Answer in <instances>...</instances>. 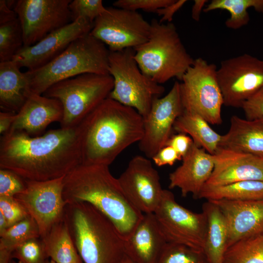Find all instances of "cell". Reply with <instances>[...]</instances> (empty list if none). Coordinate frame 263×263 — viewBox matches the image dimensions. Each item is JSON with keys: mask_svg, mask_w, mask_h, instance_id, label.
<instances>
[{"mask_svg": "<svg viewBox=\"0 0 263 263\" xmlns=\"http://www.w3.org/2000/svg\"><path fill=\"white\" fill-rule=\"evenodd\" d=\"M193 144V141L189 136L183 133H178L171 135L166 146L173 148L181 160L188 152Z\"/></svg>", "mask_w": 263, "mask_h": 263, "instance_id": "obj_40", "label": "cell"}, {"mask_svg": "<svg viewBox=\"0 0 263 263\" xmlns=\"http://www.w3.org/2000/svg\"><path fill=\"white\" fill-rule=\"evenodd\" d=\"M64 177L43 181L25 180V189L14 196L36 221L40 238L64 217Z\"/></svg>", "mask_w": 263, "mask_h": 263, "instance_id": "obj_14", "label": "cell"}, {"mask_svg": "<svg viewBox=\"0 0 263 263\" xmlns=\"http://www.w3.org/2000/svg\"><path fill=\"white\" fill-rule=\"evenodd\" d=\"M203 212L207 220L203 253L208 263H224L228 239L225 217L219 207L210 201L203 204Z\"/></svg>", "mask_w": 263, "mask_h": 263, "instance_id": "obj_25", "label": "cell"}, {"mask_svg": "<svg viewBox=\"0 0 263 263\" xmlns=\"http://www.w3.org/2000/svg\"><path fill=\"white\" fill-rule=\"evenodd\" d=\"M241 108L246 119L254 120L263 117V89L246 100Z\"/></svg>", "mask_w": 263, "mask_h": 263, "instance_id": "obj_39", "label": "cell"}, {"mask_svg": "<svg viewBox=\"0 0 263 263\" xmlns=\"http://www.w3.org/2000/svg\"><path fill=\"white\" fill-rule=\"evenodd\" d=\"M8 227L9 225L5 218L0 212V236L2 235Z\"/></svg>", "mask_w": 263, "mask_h": 263, "instance_id": "obj_46", "label": "cell"}, {"mask_svg": "<svg viewBox=\"0 0 263 263\" xmlns=\"http://www.w3.org/2000/svg\"><path fill=\"white\" fill-rule=\"evenodd\" d=\"M120 263H134L131 259L126 256L122 260Z\"/></svg>", "mask_w": 263, "mask_h": 263, "instance_id": "obj_47", "label": "cell"}, {"mask_svg": "<svg viewBox=\"0 0 263 263\" xmlns=\"http://www.w3.org/2000/svg\"><path fill=\"white\" fill-rule=\"evenodd\" d=\"M16 113L0 111V133L1 135L6 133L10 130L16 118Z\"/></svg>", "mask_w": 263, "mask_h": 263, "instance_id": "obj_43", "label": "cell"}, {"mask_svg": "<svg viewBox=\"0 0 263 263\" xmlns=\"http://www.w3.org/2000/svg\"><path fill=\"white\" fill-rule=\"evenodd\" d=\"M175 0H117L113 3L114 7L137 11L141 9L155 12L157 9L166 7Z\"/></svg>", "mask_w": 263, "mask_h": 263, "instance_id": "obj_38", "label": "cell"}, {"mask_svg": "<svg viewBox=\"0 0 263 263\" xmlns=\"http://www.w3.org/2000/svg\"><path fill=\"white\" fill-rule=\"evenodd\" d=\"M156 263H208L203 252L184 245L167 243Z\"/></svg>", "mask_w": 263, "mask_h": 263, "instance_id": "obj_33", "label": "cell"}, {"mask_svg": "<svg viewBox=\"0 0 263 263\" xmlns=\"http://www.w3.org/2000/svg\"><path fill=\"white\" fill-rule=\"evenodd\" d=\"M184 111L180 83L176 81L164 96L153 100L148 114L143 118V134L139 143L140 150L151 159L166 146L174 124Z\"/></svg>", "mask_w": 263, "mask_h": 263, "instance_id": "obj_15", "label": "cell"}, {"mask_svg": "<svg viewBox=\"0 0 263 263\" xmlns=\"http://www.w3.org/2000/svg\"><path fill=\"white\" fill-rule=\"evenodd\" d=\"M150 29V23L137 11L109 7L94 20L90 34L115 52L144 43Z\"/></svg>", "mask_w": 263, "mask_h": 263, "instance_id": "obj_11", "label": "cell"}, {"mask_svg": "<svg viewBox=\"0 0 263 263\" xmlns=\"http://www.w3.org/2000/svg\"><path fill=\"white\" fill-rule=\"evenodd\" d=\"M208 201L217 205L225 217L227 248L239 240L263 233V200Z\"/></svg>", "mask_w": 263, "mask_h": 263, "instance_id": "obj_19", "label": "cell"}, {"mask_svg": "<svg viewBox=\"0 0 263 263\" xmlns=\"http://www.w3.org/2000/svg\"><path fill=\"white\" fill-rule=\"evenodd\" d=\"M71 0H17L14 10L22 26L24 47L33 45L72 22L69 7Z\"/></svg>", "mask_w": 263, "mask_h": 263, "instance_id": "obj_13", "label": "cell"}, {"mask_svg": "<svg viewBox=\"0 0 263 263\" xmlns=\"http://www.w3.org/2000/svg\"><path fill=\"white\" fill-rule=\"evenodd\" d=\"M151 159L158 167L172 166L176 161L181 160L175 150L169 146L161 149Z\"/></svg>", "mask_w": 263, "mask_h": 263, "instance_id": "obj_41", "label": "cell"}, {"mask_svg": "<svg viewBox=\"0 0 263 263\" xmlns=\"http://www.w3.org/2000/svg\"><path fill=\"white\" fill-rule=\"evenodd\" d=\"M72 21L83 18L94 24L106 10L101 0H74L69 4Z\"/></svg>", "mask_w": 263, "mask_h": 263, "instance_id": "obj_35", "label": "cell"}, {"mask_svg": "<svg viewBox=\"0 0 263 263\" xmlns=\"http://www.w3.org/2000/svg\"><path fill=\"white\" fill-rule=\"evenodd\" d=\"M224 263H263V233L241 239L229 246Z\"/></svg>", "mask_w": 263, "mask_h": 263, "instance_id": "obj_30", "label": "cell"}, {"mask_svg": "<svg viewBox=\"0 0 263 263\" xmlns=\"http://www.w3.org/2000/svg\"><path fill=\"white\" fill-rule=\"evenodd\" d=\"M219 148L263 158V117L248 120L233 115L228 131L222 135Z\"/></svg>", "mask_w": 263, "mask_h": 263, "instance_id": "obj_23", "label": "cell"}, {"mask_svg": "<svg viewBox=\"0 0 263 263\" xmlns=\"http://www.w3.org/2000/svg\"><path fill=\"white\" fill-rule=\"evenodd\" d=\"M148 39L133 48L134 58L141 71L162 85L171 78H182L194 59L185 47L175 25L150 21Z\"/></svg>", "mask_w": 263, "mask_h": 263, "instance_id": "obj_6", "label": "cell"}, {"mask_svg": "<svg viewBox=\"0 0 263 263\" xmlns=\"http://www.w3.org/2000/svg\"><path fill=\"white\" fill-rule=\"evenodd\" d=\"M64 218L83 263H120L124 239L114 223L86 202L67 204Z\"/></svg>", "mask_w": 263, "mask_h": 263, "instance_id": "obj_4", "label": "cell"}, {"mask_svg": "<svg viewBox=\"0 0 263 263\" xmlns=\"http://www.w3.org/2000/svg\"><path fill=\"white\" fill-rule=\"evenodd\" d=\"M81 164L78 126L51 130L32 136L9 131L0 142V169L23 178L43 181L65 176Z\"/></svg>", "mask_w": 263, "mask_h": 263, "instance_id": "obj_1", "label": "cell"}, {"mask_svg": "<svg viewBox=\"0 0 263 263\" xmlns=\"http://www.w3.org/2000/svg\"><path fill=\"white\" fill-rule=\"evenodd\" d=\"M66 204L88 202L107 216L127 238L143 216L125 195L109 166L80 164L63 179Z\"/></svg>", "mask_w": 263, "mask_h": 263, "instance_id": "obj_3", "label": "cell"}, {"mask_svg": "<svg viewBox=\"0 0 263 263\" xmlns=\"http://www.w3.org/2000/svg\"><path fill=\"white\" fill-rule=\"evenodd\" d=\"M25 180L15 172L0 169V197H14L25 188Z\"/></svg>", "mask_w": 263, "mask_h": 263, "instance_id": "obj_36", "label": "cell"}, {"mask_svg": "<svg viewBox=\"0 0 263 263\" xmlns=\"http://www.w3.org/2000/svg\"><path fill=\"white\" fill-rule=\"evenodd\" d=\"M251 7L263 14V0H212L205 6L203 11L207 13L217 9L227 11L230 16L225 25L228 28L236 30L249 22L247 9Z\"/></svg>", "mask_w": 263, "mask_h": 263, "instance_id": "obj_29", "label": "cell"}, {"mask_svg": "<svg viewBox=\"0 0 263 263\" xmlns=\"http://www.w3.org/2000/svg\"><path fill=\"white\" fill-rule=\"evenodd\" d=\"M23 47V30L19 18L0 24V62L13 60Z\"/></svg>", "mask_w": 263, "mask_h": 263, "instance_id": "obj_32", "label": "cell"}, {"mask_svg": "<svg viewBox=\"0 0 263 263\" xmlns=\"http://www.w3.org/2000/svg\"><path fill=\"white\" fill-rule=\"evenodd\" d=\"M198 199L207 201L263 200V181H244L218 187L204 186Z\"/></svg>", "mask_w": 263, "mask_h": 263, "instance_id": "obj_28", "label": "cell"}, {"mask_svg": "<svg viewBox=\"0 0 263 263\" xmlns=\"http://www.w3.org/2000/svg\"><path fill=\"white\" fill-rule=\"evenodd\" d=\"M93 24L79 18L56 30L40 41L23 47L14 57L20 67L28 71L38 69L49 63L62 53L76 38L90 33Z\"/></svg>", "mask_w": 263, "mask_h": 263, "instance_id": "obj_17", "label": "cell"}, {"mask_svg": "<svg viewBox=\"0 0 263 263\" xmlns=\"http://www.w3.org/2000/svg\"><path fill=\"white\" fill-rule=\"evenodd\" d=\"M63 114L62 106L59 100L43 94H32L16 113L9 132L22 131L30 136H36L51 123H60Z\"/></svg>", "mask_w": 263, "mask_h": 263, "instance_id": "obj_22", "label": "cell"}, {"mask_svg": "<svg viewBox=\"0 0 263 263\" xmlns=\"http://www.w3.org/2000/svg\"><path fill=\"white\" fill-rule=\"evenodd\" d=\"M128 200L143 214L154 213L163 194L160 176L149 158L136 155L117 178Z\"/></svg>", "mask_w": 263, "mask_h": 263, "instance_id": "obj_16", "label": "cell"}, {"mask_svg": "<svg viewBox=\"0 0 263 263\" xmlns=\"http://www.w3.org/2000/svg\"><path fill=\"white\" fill-rule=\"evenodd\" d=\"M187 1L186 0H175L169 5L157 9L154 13L161 17L159 21L160 23L171 22L174 14L179 10Z\"/></svg>", "mask_w": 263, "mask_h": 263, "instance_id": "obj_42", "label": "cell"}, {"mask_svg": "<svg viewBox=\"0 0 263 263\" xmlns=\"http://www.w3.org/2000/svg\"><path fill=\"white\" fill-rule=\"evenodd\" d=\"M212 155L214 169L205 186L218 187L244 181H263V158L222 148Z\"/></svg>", "mask_w": 263, "mask_h": 263, "instance_id": "obj_18", "label": "cell"}, {"mask_svg": "<svg viewBox=\"0 0 263 263\" xmlns=\"http://www.w3.org/2000/svg\"><path fill=\"white\" fill-rule=\"evenodd\" d=\"M173 129L189 135L194 144L214 155L219 148L222 135L216 132L199 114L184 111L176 120Z\"/></svg>", "mask_w": 263, "mask_h": 263, "instance_id": "obj_26", "label": "cell"}, {"mask_svg": "<svg viewBox=\"0 0 263 263\" xmlns=\"http://www.w3.org/2000/svg\"><path fill=\"white\" fill-rule=\"evenodd\" d=\"M18 18L15 10L9 7L5 0H0V24H4Z\"/></svg>", "mask_w": 263, "mask_h": 263, "instance_id": "obj_44", "label": "cell"}, {"mask_svg": "<svg viewBox=\"0 0 263 263\" xmlns=\"http://www.w3.org/2000/svg\"><path fill=\"white\" fill-rule=\"evenodd\" d=\"M217 76L224 105L241 108L246 100L263 89V60L244 54L222 60Z\"/></svg>", "mask_w": 263, "mask_h": 263, "instance_id": "obj_12", "label": "cell"}, {"mask_svg": "<svg viewBox=\"0 0 263 263\" xmlns=\"http://www.w3.org/2000/svg\"><path fill=\"white\" fill-rule=\"evenodd\" d=\"M0 212L5 218L9 227L30 215L14 197H0Z\"/></svg>", "mask_w": 263, "mask_h": 263, "instance_id": "obj_37", "label": "cell"}, {"mask_svg": "<svg viewBox=\"0 0 263 263\" xmlns=\"http://www.w3.org/2000/svg\"><path fill=\"white\" fill-rule=\"evenodd\" d=\"M113 84L110 74L86 73L54 84L43 95L60 101L63 111L60 128H71L109 97Z\"/></svg>", "mask_w": 263, "mask_h": 263, "instance_id": "obj_7", "label": "cell"}, {"mask_svg": "<svg viewBox=\"0 0 263 263\" xmlns=\"http://www.w3.org/2000/svg\"><path fill=\"white\" fill-rule=\"evenodd\" d=\"M109 53L107 46L90 33L76 38L49 63L25 72L30 94L42 95L54 84L81 74H109Z\"/></svg>", "mask_w": 263, "mask_h": 263, "instance_id": "obj_5", "label": "cell"}, {"mask_svg": "<svg viewBox=\"0 0 263 263\" xmlns=\"http://www.w3.org/2000/svg\"><path fill=\"white\" fill-rule=\"evenodd\" d=\"M45 263H58L50 260V261L47 260Z\"/></svg>", "mask_w": 263, "mask_h": 263, "instance_id": "obj_48", "label": "cell"}, {"mask_svg": "<svg viewBox=\"0 0 263 263\" xmlns=\"http://www.w3.org/2000/svg\"><path fill=\"white\" fill-rule=\"evenodd\" d=\"M182 164L169 175V188H178L183 197L198 198L214 169L213 155L193 144Z\"/></svg>", "mask_w": 263, "mask_h": 263, "instance_id": "obj_20", "label": "cell"}, {"mask_svg": "<svg viewBox=\"0 0 263 263\" xmlns=\"http://www.w3.org/2000/svg\"><path fill=\"white\" fill-rule=\"evenodd\" d=\"M154 214L167 243L203 252L207 228L203 212L195 213L185 208L177 203L172 192L164 189L161 203Z\"/></svg>", "mask_w": 263, "mask_h": 263, "instance_id": "obj_10", "label": "cell"}, {"mask_svg": "<svg viewBox=\"0 0 263 263\" xmlns=\"http://www.w3.org/2000/svg\"><path fill=\"white\" fill-rule=\"evenodd\" d=\"M47 258L58 263H83L64 217L40 238Z\"/></svg>", "mask_w": 263, "mask_h": 263, "instance_id": "obj_27", "label": "cell"}, {"mask_svg": "<svg viewBox=\"0 0 263 263\" xmlns=\"http://www.w3.org/2000/svg\"><path fill=\"white\" fill-rule=\"evenodd\" d=\"M208 1L207 0H195L192 7L191 17L193 19L196 21H199L200 19L201 13L203 11L206 3Z\"/></svg>", "mask_w": 263, "mask_h": 263, "instance_id": "obj_45", "label": "cell"}, {"mask_svg": "<svg viewBox=\"0 0 263 263\" xmlns=\"http://www.w3.org/2000/svg\"><path fill=\"white\" fill-rule=\"evenodd\" d=\"M19 263H45V255L40 238L29 240L18 246L12 253V259Z\"/></svg>", "mask_w": 263, "mask_h": 263, "instance_id": "obj_34", "label": "cell"}, {"mask_svg": "<svg viewBox=\"0 0 263 263\" xmlns=\"http://www.w3.org/2000/svg\"><path fill=\"white\" fill-rule=\"evenodd\" d=\"M14 60L0 62V107L17 113L31 95L25 72Z\"/></svg>", "mask_w": 263, "mask_h": 263, "instance_id": "obj_24", "label": "cell"}, {"mask_svg": "<svg viewBox=\"0 0 263 263\" xmlns=\"http://www.w3.org/2000/svg\"><path fill=\"white\" fill-rule=\"evenodd\" d=\"M108 72L114 83L109 97L134 109L143 118L149 113L153 100L165 92L164 86L141 71L133 48L110 51Z\"/></svg>", "mask_w": 263, "mask_h": 263, "instance_id": "obj_8", "label": "cell"}, {"mask_svg": "<svg viewBox=\"0 0 263 263\" xmlns=\"http://www.w3.org/2000/svg\"><path fill=\"white\" fill-rule=\"evenodd\" d=\"M10 263H17L16 262H15L14 261L11 260Z\"/></svg>", "mask_w": 263, "mask_h": 263, "instance_id": "obj_49", "label": "cell"}, {"mask_svg": "<svg viewBox=\"0 0 263 263\" xmlns=\"http://www.w3.org/2000/svg\"><path fill=\"white\" fill-rule=\"evenodd\" d=\"M0 237V251L12 256L18 246L29 240L40 238V234L36 221L29 215L9 227Z\"/></svg>", "mask_w": 263, "mask_h": 263, "instance_id": "obj_31", "label": "cell"}, {"mask_svg": "<svg viewBox=\"0 0 263 263\" xmlns=\"http://www.w3.org/2000/svg\"><path fill=\"white\" fill-rule=\"evenodd\" d=\"M81 164L109 166L143 134V118L134 109L109 97L78 125Z\"/></svg>", "mask_w": 263, "mask_h": 263, "instance_id": "obj_2", "label": "cell"}, {"mask_svg": "<svg viewBox=\"0 0 263 263\" xmlns=\"http://www.w3.org/2000/svg\"><path fill=\"white\" fill-rule=\"evenodd\" d=\"M167 243L154 214H143L132 231L124 239L125 255L134 263H156Z\"/></svg>", "mask_w": 263, "mask_h": 263, "instance_id": "obj_21", "label": "cell"}, {"mask_svg": "<svg viewBox=\"0 0 263 263\" xmlns=\"http://www.w3.org/2000/svg\"><path fill=\"white\" fill-rule=\"evenodd\" d=\"M217 70L214 64L201 57L194 59L180 83L184 111L199 114L212 125L222 123L224 99Z\"/></svg>", "mask_w": 263, "mask_h": 263, "instance_id": "obj_9", "label": "cell"}]
</instances>
